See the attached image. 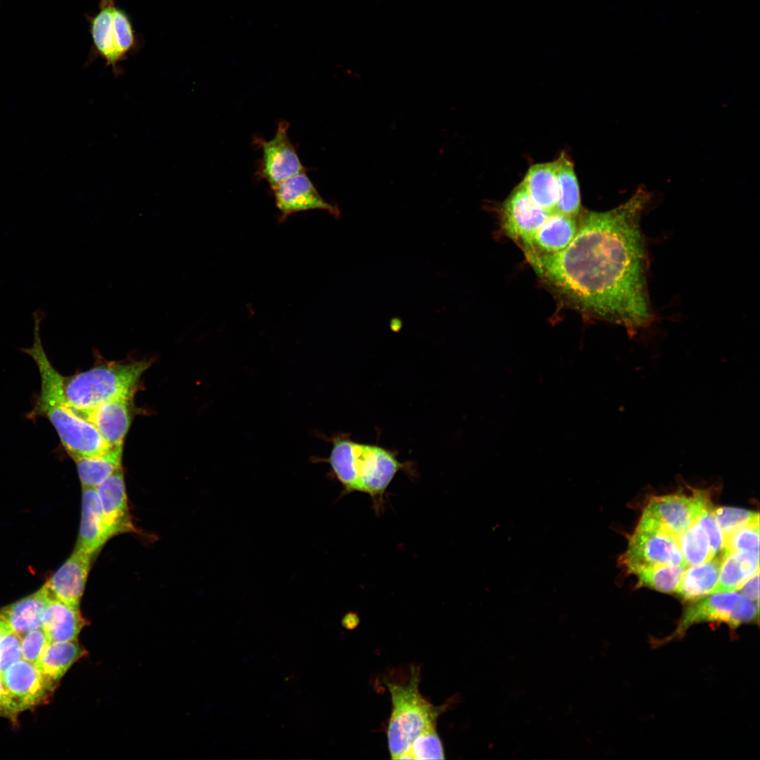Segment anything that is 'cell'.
I'll return each mask as SVG.
<instances>
[{
	"mask_svg": "<svg viewBox=\"0 0 760 760\" xmlns=\"http://www.w3.org/2000/svg\"><path fill=\"white\" fill-rule=\"evenodd\" d=\"M419 673L413 669L407 683H387L392 711L387 738L391 759L407 751L414 738L429 725L436 723L441 710L422 697L419 690Z\"/></svg>",
	"mask_w": 760,
	"mask_h": 760,
	"instance_id": "8992f818",
	"label": "cell"
},
{
	"mask_svg": "<svg viewBox=\"0 0 760 760\" xmlns=\"http://www.w3.org/2000/svg\"><path fill=\"white\" fill-rule=\"evenodd\" d=\"M85 654L77 640L50 642L35 665L46 680L56 688L68 670Z\"/></svg>",
	"mask_w": 760,
	"mask_h": 760,
	"instance_id": "7402d4cb",
	"label": "cell"
},
{
	"mask_svg": "<svg viewBox=\"0 0 760 760\" xmlns=\"http://www.w3.org/2000/svg\"><path fill=\"white\" fill-rule=\"evenodd\" d=\"M289 123L278 122L274 136L270 140L257 138L255 141L262 155L258 168V175L274 189L286 179L305 172L297 151L289 137Z\"/></svg>",
	"mask_w": 760,
	"mask_h": 760,
	"instance_id": "8fae6325",
	"label": "cell"
},
{
	"mask_svg": "<svg viewBox=\"0 0 760 760\" xmlns=\"http://www.w3.org/2000/svg\"><path fill=\"white\" fill-rule=\"evenodd\" d=\"M49 642L42 628L23 634L21 635L22 659L36 664Z\"/></svg>",
	"mask_w": 760,
	"mask_h": 760,
	"instance_id": "1f68e13d",
	"label": "cell"
},
{
	"mask_svg": "<svg viewBox=\"0 0 760 760\" xmlns=\"http://www.w3.org/2000/svg\"><path fill=\"white\" fill-rule=\"evenodd\" d=\"M558 186L555 212L569 216L581 213V194L574 164L564 152L555 160Z\"/></svg>",
	"mask_w": 760,
	"mask_h": 760,
	"instance_id": "484cf974",
	"label": "cell"
},
{
	"mask_svg": "<svg viewBox=\"0 0 760 760\" xmlns=\"http://www.w3.org/2000/svg\"><path fill=\"white\" fill-rule=\"evenodd\" d=\"M132 400L117 398L89 410L74 411L91 423L110 448L122 446L132 421Z\"/></svg>",
	"mask_w": 760,
	"mask_h": 760,
	"instance_id": "2e32d148",
	"label": "cell"
},
{
	"mask_svg": "<svg viewBox=\"0 0 760 760\" xmlns=\"http://www.w3.org/2000/svg\"><path fill=\"white\" fill-rule=\"evenodd\" d=\"M12 631L8 625L0 618V639L6 633Z\"/></svg>",
	"mask_w": 760,
	"mask_h": 760,
	"instance_id": "8d00e7d4",
	"label": "cell"
},
{
	"mask_svg": "<svg viewBox=\"0 0 760 760\" xmlns=\"http://www.w3.org/2000/svg\"><path fill=\"white\" fill-rule=\"evenodd\" d=\"M550 214L533 201L521 182L500 207L501 229L523 250Z\"/></svg>",
	"mask_w": 760,
	"mask_h": 760,
	"instance_id": "30bf717a",
	"label": "cell"
},
{
	"mask_svg": "<svg viewBox=\"0 0 760 760\" xmlns=\"http://www.w3.org/2000/svg\"><path fill=\"white\" fill-rule=\"evenodd\" d=\"M686 568L685 566L669 564L651 565L640 567L633 574L638 578V585L662 593H675Z\"/></svg>",
	"mask_w": 760,
	"mask_h": 760,
	"instance_id": "4316f807",
	"label": "cell"
},
{
	"mask_svg": "<svg viewBox=\"0 0 760 760\" xmlns=\"http://www.w3.org/2000/svg\"><path fill=\"white\" fill-rule=\"evenodd\" d=\"M441 740L436 732V723L425 728L413 740L409 749L397 759H444Z\"/></svg>",
	"mask_w": 760,
	"mask_h": 760,
	"instance_id": "f1b7e54d",
	"label": "cell"
},
{
	"mask_svg": "<svg viewBox=\"0 0 760 760\" xmlns=\"http://www.w3.org/2000/svg\"><path fill=\"white\" fill-rule=\"evenodd\" d=\"M123 445L112 448L107 452L95 456L73 459L82 487H97L122 468Z\"/></svg>",
	"mask_w": 760,
	"mask_h": 760,
	"instance_id": "d4e9b609",
	"label": "cell"
},
{
	"mask_svg": "<svg viewBox=\"0 0 760 760\" xmlns=\"http://www.w3.org/2000/svg\"><path fill=\"white\" fill-rule=\"evenodd\" d=\"M713 509L711 504L707 507L698 517L697 521L705 530L715 557L723 554L725 540L714 515Z\"/></svg>",
	"mask_w": 760,
	"mask_h": 760,
	"instance_id": "d6a6232c",
	"label": "cell"
},
{
	"mask_svg": "<svg viewBox=\"0 0 760 760\" xmlns=\"http://www.w3.org/2000/svg\"><path fill=\"white\" fill-rule=\"evenodd\" d=\"M22 659L21 636L11 631L0 639V673L14 662Z\"/></svg>",
	"mask_w": 760,
	"mask_h": 760,
	"instance_id": "836d02e7",
	"label": "cell"
},
{
	"mask_svg": "<svg viewBox=\"0 0 760 760\" xmlns=\"http://www.w3.org/2000/svg\"><path fill=\"white\" fill-rule=\"evenodd\" d=\"M325 438L331 443L329 456L312 457L311 461L327 463L329 474L342 485L344 494L365 493L377 505L397 473L407 468L395 451L353 441L348 433Z\"/></svg>",
	"mask_w": 760,
	"mask_h": 760,
	"instance_id": "3957f363",
	"label": "cell"
},
{
	"mask_svg": "<svg viewBox=\"0 0 760 760\" xmlns=\"http://www.w3.org/2000/svg\"><path fill=\"white\" fill-rule=\"evenodd\" d=\"M759 554L747 551H733L724 554L715 592L738 590L752 575L759 571Z\"/></svg>",
	"mask_w": 760,
	"mask_h": 760,
	"instance_id": "cb8c5ba5",
	"label": "cell"
},
{
	"mask_svg": "<svg viewBox=\"0 0 760 760\" xmlns=\"http://www.w3.org/2000/svg\"><path fill=\"white\" fill-rule=\"evenodd\" d=\"M96 488L109 538L124 533L135 532L128 507L122 469H118Z\"/></svg>",
	"mask_w": 760,
	"mask_h": 760,
	"instance_id": "9a60e30c",
	"label": "cell"
},
{
	"mask_svg": "<svg viewBox=\"0 0 760 760\" xmlns=\"http://www.w3.org/2000/svg\"><path fill=\"white\" fill-rule=\"evenodd\" d=\"M759 571H757L738 590L741 594L756 602H759Z\"/></svg>",
	"mask_w": 760,
	"mask_h": 760,
	"instance_id": "d590c367",
	"label": "cell"
},
{
	"mask_svg": "<svg viewBox=\"0 0 760 760\" xmlns=\"http://www.w3.org/2000/svg\"><path fill=\"white\" fill-rule=\"evenodd\" d=\"M579 226V215L552 213L523 249L524 254H553L564 249L574 238Z\"/></svg>",
	"mask_w": 760,
	"mask_h": 760,
	"instance_id": "ac0fdd59",
	"label": "cell"
},
{
	"mask_svg": "<svg viewBox=\"0 0 760 760\" xmlns=\"http://www.w3.org/2000/svg\"><path fill=\"white\" fill-rule=\"evenodd\" d=\"M44 611L42 628L49 642H63L77 640L85 626L80 609L68 606L52 596Z\"/></svg>",
	"mask_w": 760,
	"mask_h": 760,
	"instance_id": "ffe728a7",
	"label": "cell"
},
{
	"mask_svg": "<svg viewBox=\"0 0 760 760\" xmlns=\"http://www.w3.org/2000/svg\"><path fill=\"white\" fill-rule=\"evenodd\" d=\"M723 555L700 564L688 566L675 593L683 601L695 602L715 592Z\"/></svg>",
	"mask_w": 760,
	"mask_h": 760,
	"instance_id": "44dd1931",
	"label": "cell"
},
{
	"mask_svg": "<svg viewBox=\"0 0 760 760\" xmlns=\"http://www.w3.org/2000/svg\"><path fill=\"white\" fill-rule=\"evenodd\" d=\"M709 495L708 490L691 489L690 495L676 493L654 496L641 517L678 538L711 504Z\"/></svg>",
	"mask_w": 760,
	"mask_h": 760,
	"instance_id": "9c48e42d",
	"label": "cell"
},
{
	"mask_svg": "<svg viewBox=\"0 0 760 760\" xmlns=\"http://www.w3.org/2000/svg\"><path fill=\"white\" fill-rule=\"evenodd\" d=\"M96 555L74 549L72 555L44 585L54 597L79 609L91 564Z\"/></svg>",
	"mask_w": 760,
	"mask_h": 760,
	"instance_id": "5bb4252c",
	"label": "cell"
},
{
	"mask_svg": "<svg viewBox=\"0 0 760 760\" xmlns=\"http://www.w3.org/2000/svg\"><path fill=\"white\" fill-rule=\"evenodd\" d=\"M733 551L759 554V522L742 526L725 538L723 553Z\"/></svg>",
	"mask_w": 760,
	"mask_h": 760,
	"instance_id": "4dcf8cb0",
	"label": "cell"
},
{
	"mask_svg": "<svg viewBox=\"0 0 760 760\" xmlns=\"http://www.w3.org/2000/svg\"><path fill=\"white\" fill-rule=\"evenodd\" d=\"M150 365L146 360L107 362L65 377L67 402L75 412H83L114 399H133L141 377Z\"/></svg>",
	"mask_w": 760,
	"mask_h": 760,
	"instance_id": "277c9868",
	"label": "cell"
},
{
	"mask_svg": "<svg viewBox=\"0 0 760 760\" xmlns=\"http://www.w3.org/2000/svg\"><path fill=\"white\" fill-rule=\"evenodd\" d=\"M34 341L23 351L30 355L39 369L41 389L35 412L46 417L72 459L104 454L110 448L94 426L79 416L70 406L63 391L64 376L51 365L44 349L40 324L43 318L34 315Z\"/></svg>",
	"mask_w": 760,
	"mask_h": 760,
	"instance_id": "7a4b0ae2",
	"label": "cell"
},
{
	"mask_svg": "<svg viewBox=\"0 0 760 760\" xmlns=\"http://www.w3.org/2000/svg\"><path fill=\"white\" fill-rule=\"evenodd\" d=\"M109 539L96 488L82 487L81 521L75 548L97 555Z\"/></svg>",
	"mask_w": 760,
	"mask_h": 760,
	"instance_id": "e0dca14e",
	"label": "cell"
},
{
	"mask_svg": "<svg viewBox=\"0 0 760 760\" xmlns=\"http://www.w3.org/2000/svg\"><path fill=\"white\" fill-rule=\"evenodd\" d=\"M20 712L11 697L6 690L0 673V717H4L15 723Z\"/></svg>",
	"mask_w": 760,
	"mask_h": 760,
	"instance_id": "e575fe53",
	"label": "cell"
},
{
	"mask_svg": "<svg viewBox=\"0 0 760 760\" xmlns=\"http://www.w3.org/2000/svg\"><path fill=\"white\" fill-rule=\"evenodd\" d=\"M521 183L536 205L550 213L555 212L558 186L555 160L531 165Z\"/></svg>",
	"mask_w": 760,
	"mask_h": 760,
	"instance_id": "603a6c76",
	"label": "cell"
},
{
	"mask_svg": "<svg viewBox=\"0 0 760 760\" xmlns=\"http://www.w3.org/2000/svg\"><path fill=\"white\" fill-rule=\"evenodd\" d=\"M49 594L44 585L37 592L0 608V618L20 635L42 628Z\"/></svg>",
	"mask_w": 760,
	"mask_h": 760,
	"instance_id": "d6986e66",
	"label": "cell"
},
{
	"mask_svg": "<svg viewBox=\"0 0 760 760\" xmlns=\"http://www.w3.org/2000/svg\"><path fill=\"white\" fill-rule=\"evenodd\" d=\"M648 198L640 191L610 210L581 213L577 233L564 249L524 255L564 304L586 317L623 326L630 336L654 319L640 226Z\"/></svg>",
	"mask_w": 760,
	"mask_h": 760,
	"instance_id": "6da1fadb",
	"label": "cell"
},
{
	"mask_svg": "<svg viewBox=\"0 0 760 760\" xmlns=\"http://www.w3.org/2000/svg\"><path fill=\"white\" fill-rule=\"evenodd\" d=\"M677 540L687 567L700 564L714 557L709 537L697 521L679 535Z\"/></svg>",
	"mask_w": 760,
	"mask_h": 760,
	"instance_id": "83f0119b",
	"label": "cell"
},
{
	"mask_svg": "<svg viewBox=\"0 0 760 760\" xmlns=\"http://www.w3.org/2000/svg\"><path fill=\"white\" fill-rule=\"evenodd\" d=\"M619 562L628 573L657 564L685 566L677 537L655 526L639 522Z\"/></svg>",
	"mask_w": 760,
	"mask_h": 760,
	"instance_id": "ba28073f",
	"label": "cell"
},
{
	"mask_svg": "<svg viewBox=\"0 0 760 760\" xmlns=\"http://www.w3.org/2000/svg\"><path fill=\"white\" fill-rule=\"evenodd\" d=\"M759 619V602L740 593L715 592L693 602L683 612L669 638L681 636L691 626L701 622H719L736 628Z\"/></svg>",
	"mask_w": 760,
	"mask_h": 760,
	"instance_id": "52a82bcc",
	"label": "cell"
},
{
	"mask_svg": "<svg viewBox=\"0 0 760 760\" xmlns=\"http://www.w3.org/2000/svg\"><path fill=\"white\" fill-rule=\"evenodd\" d=\"M91 39L88 63L100 58L115 77L122 73L120 63L137 54L144 45V39L135 30L127 12L116 4V0H100L98 11L86 13Z\"/></svg>",
	"mask_w": 760,
	"mask_h": 760,
	"instance_id": "5b68a950",
	"label": "cell"
},
{
	"mask_svg": "<svg viewBox=\"0 0 760 760\" xmlns=\"http://www.w3.org/2000/svg\"><path fill=\"white\" fill-rule=\"evenodd\" d=\"M714 515L725 538L737 528L759 522V512L751 510L720 507L713 509Z\"/></svg>",
	"mask_w": 760,
	"mask_h": 760,
	"instance_id": "f546056e",
	"label": "cell"
},
{
	"mask_svg": "<svg viewBox=\"0 0 760 760\" xmlns=\"http://www.w3.org/2000/svg\"><path fill=\"white\" fill-rule=\"evenodd\" d=\"M4 688L20 713L45 704L56 688L35 664L20 659L1 673Z\"/></svg>",
	"mask_w": 760,
	"mask_h": 760,
	"instance_id": "7c38bea8",
	"label": "cell"
},
{
	"mask_svg": "<svg viewBox=\"0 0 760 760\" xmlns=\"http://www.w3.org/2000/svg\"><path fill=\"white\" fill-rule=\"evenodd\" d=\"M272 191L281 220L293 213L312 210L327 211L336 217L341 215L337 205L322 198L305 172L286 179Z\"/></svg>",
	"mask_w": 760,
	"mask_h": 760,
	"instance_id": "4fadbf2b",
	"label": "cell"
}]
</instances>
